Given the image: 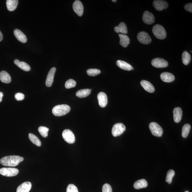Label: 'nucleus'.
Here are the masks:
<instances>
[{
    "instance_id": "1",
    "label": "nucleus",
    "mask_w": 192,
    "mask_h": 192,
    "mask_svg": "<svg viewBox=\"0 0 192 192\" xmlns=\"http://www.w3.org/2000/svg\"><path fill=\"white\" fill-rule=\"evenodd\" d=\"M23 157L18 156H10L3 157L0 160V163L4 166L14 167L24 160Z\"/></svg>"
},
{
    "instance_id": "2",
    "label": "nucleus",
    "mask_w": 192,
    "mask_h": 192,
    "mask_svg": "<svg viewBox=\"0 0 192 192\" xmlns=\"http://www.w3.org/2000/svg\"><path fill=\"white\" fill-rule=\"evenodd\" d=\"M71 108L66 104L59 105L53 108L52 112L54 115L56 116H64L70 111Z\"/></svg>"
},
{
    "instance_id": "3",
    "label": "nucleus",
    "mask_w": 192,
    "mask_h": 192,
    "mask_svg": "<svg viewBox=\"0 0 192 192\" xmlns=\"http://www.w3.org/2000/svg\"><path fill=\"white\" fill-rule=\"evenodd\" d=\"M152 32L154 36L159 39H164L166 37V31L163 26L159 24H157L153 27Z\"/></svg>"
},
{
    "instance_id": "4",
    "label": "nucleus",
    "mask_w": 192,
    "mask_h": 192,
    "mask_svg": "<svg viewBox=\"0 0 192 192\" xmlns=\"http://www.w3.org/2000/svg\"><path fill=\"white\" fill-rule=\"evenodd\" d=\"M149 128L151 133L155 136L160 137L163 134V130L159 124L155 122H152L149 124Z\"/></svg>"
},
{
    "instance_id": "5",
    "label": "nucleus",
    "mask_w": 192,
    "mask_h": 192,
    "mask_svg": "<svg viewBox=\"0 0 192 192\" xmlns=\"http://www.w3.org/2000/svg\"><path fill=\"white\" fill-rule=\"evenodd\" d=\"M18 169L12 167H3L0 169V174L7 177L15 176L19 173Z\"/></svg>"
},
{
    "instance_id": "6",
    "label": "nucleus",
    "mask_w": 192,
    "mask_h": 192,
    "mask_svg": "<svg viewBox=\"0 0 192 192\" xmlns=\"http://www.w3.org/2000/svg\"><path fill=\"white\" fill-rule=\"evenodd\" d=\"M126 127L123 124H116L113 126L112 129V134L114 137L120 136L125 131Z\"/></svg>"
},
{
    "instance_id": "7",
    "label": "nucleus",
    "mask_w": 192,
    "mask_h": 192,
    "mask_svg": "<svg viewBox=\"0 0 192 192\" xmlns=\"http://www.w3.org/2000/svg\"><path fill=\"white\" fill-rule=\"evenodd\" d=\"M62 137L65 141L69 144H73L75 141L74 135L71 130L66 129L63 131Z\"/></svg>"
},
{
    "instance_id": "8",
    "label": "nucleus",
    "mask_w": 192,
    "mask_h": 192,
    "mask_svg": "<svg viewBox=\"0 0 192 192\" xmlns=\"http://www.w3.org/2000/svg\"><path fill=\"white\" fill-rule=\"evenodd\" d=\"M137 38L139 42L143 44H150L152 41L150 35L145 32H139L138 34Z\"/></svg>"
},
{
    "instance_id": "9",
    "label": "nucleus",
    "mask_w": 192,
    "mask_h": 192,
    "mask_svg": "<svg viewBox=\"0 0 192 192\" xmlns=\"http://www.w3.org/2000/svg\"><path fill=\"white\" fill-rule=\"evenodd\" d=\"M151 64L152 66L157 68H165L168 66V63L163 58H155L152 61Z\"/></svg>"
},
{
    "instance_id": "10",
    "label": "nucleus",
    "mask_w": 192,
    "mask_h": 192,
    "mask_svg": "<svg viewBox=\"0 0 192 192\" xmlns=\"http://www.w3.org/2000/svg\"><path fill=\"white\" fill-rule=\"evenodd\" d=\"M142 20L145 23L148 25H151L154 22V16L150 12L146 11L143 14Z\"/></svg>"
},
{
    "instance_id": "11",
    "label": "nucleus",
    "mask_w": 192,
    "mask_h": 192,
    "mask_svg": "<svg viewBox=\"0 0 192 192\" xmlns=\"http://www.w3.org/2000/svg\"><path fill=\"white\" fill-rule=\"evenodd\" d=\"M73 8L74 12L79 17L83 15L84 8L82 3L78 0L74 1L73 5Z\"/></svg>"
},
{
    "instance_id": "12",
    "label": "nucleus",
    "mask_w": 192,
    "mask_h": 192,
    "mask_svg": "<svg viewBox=\"0 0 192 192\" xmlns=\"http://www.w3.org/2000/svg\"><path fill=\"white\" fill-rule=\"evenodd\" d=\"M153 6L157 11H161L167 8L168 4L166 1L162 0H156L153 2Z\"/></svg>"
},
{
    "instance_id": "13",
    "label": "nucleus",
    "mask_w": 192,
    "mask_h": 192,
    "mask_svg": "<svg viewBox=\"0 0 192 192\" xmlns=\"http://www.w3.org/2000/svg\"><path fill=\"white\" fill-rule=\"evenodd\" d=\"M56 71V68L53 67L49 71L46 81V85L47 87H50L51 86L54 81V75Z\"/></svg>"
},
{
    "instance_id": "14",
    "label": "nucleus",
    "mask_w": 192,
    "mask_h": 192,
    "mask_svg": "<svg viewBox=\"0 0 192 192\" xmlns=\"http://www.w3.org/2000/svg\"><path fill=\"white\" fill-rule=\"evenodd\" d=\"M99 104L102 108L105 107L107 106L108 101V97L106 94L104 92H100L97 96Z\"/></svg>"
},
{
    "instance_id": "15",
    "label": "nucleus",
    "mask_w": 192,
    "mask_h": 192,
    "mask_svg": "<svg viewBox=\"0 0 192 192\" xmlns=\"http://www.w3.org/2000/svg\"><path fill=\"white\" fill-rule=\"evenodd\" d=\"M31 187V183L29 181L25 182L18 187L17 192H29Z\"/></svg>"
},
{
    "instance_id": "16",
    "label": "nucleus",
    "mask_w": 192,
    "mask_h": 192,
    "mask_svg": "<svg viewBox=\"0 0 192 192\" xmlns=\"http://www.w3.org/2000/svg\"><path fill=\"white\" fill-rule=\"evenodd\" d=\"M183 111L181 108L177 107L173 110L174 120L176 123H178L180 121L182 116Z\"/></svg>"
},
{
    "instance_id": "17",
    "label": "nucleus",
    "mask_w": 192,
    "mask_h": 192,
    "mask_svg": "<svg viewBox=\"0 0 192 192\" xmlns=\"http://www.w3.org/2000/svg\"><path fill=\"white\" fill-rule=\"evenodd\" d=\"M14 34L15 37L20 42L22 43H25L27 42V38L21 31L19 29H15L14 30Z\"/></svg>"
},
{
    "instance_id": "18",
    "label": "nucleus",
    "mask_w": 192,
    "mask_h": 192,
    "mask_svg": "<svg viewBox=\"0 0 192 192\" xmlns=\"http://www.w3.org/2000/svg\"><path fill=\"white\" fill-rule=\"evenodd\" d=\"M141 84L145 90L149 93H152L155 91L154 86L148 81L142 80L141 81Z\"/></svg>"
},
{
    "instance_id": "19",
    "label": "nucleus",
    "mask_w": 192,
    "mask_h": 192,
    "mask_svg": "<svg viewBox=\"0 0 192 192\" xmlns=\"http://www.w3.org/2000/svg\"><path fill=\"white\" fill-rule=\"evenodd\" d=\"M161 78L165 82L170 83L174 80L175 77L171 73L169 72H163L161 74Z\"/></svg>"
},
{
    "instance_id": "20",
    "label": "nucleus",
    "mask_w": 192,
    "mask_h": 192,
    "mask_svg": "<svg viewBox=\"0 0 192 192\" xmlns=\"http://www.w3.org/2000/svg\"><path fill=\"white\" fill-rule=\"evenodd\" d=\"M114 31L116 33H121L125 35L128 33L127 27L126 24L123 22H121L118 26L114 28Z\"/></svg>"
},
{
    "instance_id": "21",
    "label": "nucleus",
    "mask_w": 192,
    "mask_h": 192,
    "mask_svg": "<svg viewBox=\"0 0 192 192\" xmlns=\"http://www.w3.org/2000/svg\"><path fill=\"white\" fill-rule=\"evenodd\" d=\"M118 36L120 38V45L124 48H127L130 42V40L128 36L122 34H119Z\"/></svg>"
},
{
    "instance_id": "22",
    "label": "nucleus",
    "mask_w": 192,
    "mask_h": 192,
    "mask_svg": "<svg viewBox=\"0 0 192 192\" xmlns=\"http://www.w3.org/2000/svg\"><path fill=\"white\" fill-rule=\"evenodd\" d=\"M0 80L2 82L8 84L11 82V78L7 71H2L0 72Z\"/></svg>"
},
{
    "instance_id": "23",
    "label": "nucleus",
    "mask_w": 192,
    "mask_h": 192,
    "mask_svg": "<svg viewBox=\"0 0 192 192\" xmlns=\"http://www.w3.org/2000/svg\"><path fill=\"white\" fill-rule=\"evenodd\" d=\"M14 64L17 65L20 69L25 71H28L30 70L31 68L29 65L24 62H21L18 60L14 61Z\"/></svg>"
},
{
    "instance_id": "24",
    "label": "nucleus",
    "mask_w": 192,
    "mask_h": 192,
    "mask_svg": "<svg viewBox=\"0 0 192 192\" xmlns=\"http://www.w3.org/2000/svg\"><path fill=\"white\" fill-rule=\"evenodd\" d=\"M18 4V0H7L6 5L7 9L9 11H13L17 7Z\"/></svg>"
},
{
    "instance_id": "25",
    "label": "nucleus",
    "mask_w": 192,
    "mask_h": 192,
    "mask_svg": "<svg viewBox=\"0 0 192 192\" xmlns=\"http://www.w3.org/2000/svg\"><path fill=\"white\" fill-rule=\"evenodd\" d=\"M117 66L123 70L130 71L131 70L132 66L127 63L121 60H118L116 62Z\"/></svg>"
},
{
    "instance_id": "26",
    "label": "nucleus",
    "mask_w": 192,
    "mask_h": 192,
    "mask_svg": "<svg viewBox=\"0 0 192 192\" xmlns=\"http://www.w3.org/2000/svg\"><path fill=\"white\" fill-rule=\"evenodd\" d=\"M147 182L144 179L139 180L134 183V187L136 189H140L147 187Z\"/></svg>"
},
{
    "instance_id": "27",
    "label": "nucleus",
    "mask_w": 192,
    "mask_h": 192,
    "mask_svg": "<svg viewBox=\"0 0 192 192\" xmlns=\"http://www.w3.org/2000/svg\"><path fill=\"white\" fill-rule=\"evenodd\" d=\"M91 89H84L80 90L77 91L76 96L79 98H83L88 97L91 93Z\"/></svg>"
},
{
    "instance_id": "28",
    "label": "nucleus",
    "mask_w": 192,
    "mask_h": 192,
    "mask_svg": "<svg viewBox=\"0 0 192 192\" xmlns=\"http://www.w3.org/2000/svg\"><path fill=\"white\" fill-rule=\"evenodd\" d=\"M28 138H29L31 141L35 145H36V146L38 147H40L41 146V142L35 135L30 133L28 134Z\"/></svg>"
},
{
    "instance_id": "29",
    "label": "nucleus",
    "mask_w": 192,
    "mask_h": 192,
    "mask_svg": "<svg viewBox=\"0 0 192 192\" xmlns=\"http://www.w3.org/2000/svg\"><path fill=\"white\" fill-rule=\"evenodd\" d=\"M191 57L189 53L187 51H184L182 55V60L184 64L185 65H188L191 61Z\"/></svg>"
},
{
    "instance_id": "30",
    "label": "nucleus",
    "mask_w": 192,
    "mask_h": 192,
    "mask_svg": "<svg viewBox=\"0 0 192 192\" xmlns=\"http://www.w3.org/2000/svg\"><path fill=\"white\" fill-rule=\"evenodd\" d=\"M191 129V126L189 124H186L184 125L182 130V136L183 138H186L188 135L190 130Z\"/></svg>"
},
{
    "instance_id": "31",
    "label": "nucleus",
    "mask_w": 192,
    "mask_h": 192,
    "mask_svg": "<svg viewBox=\"0 0 192 192\" xmlns=\"http://www.w3.org/2000/svg\"><path fill=\"white\" fill-rule=\"evenodd\" d=\"M38 131L43 137L46 138L48 137L49 131L48 128L44 126H40L38 128Z\"/></svg>"
},
{
    "instance_id": "32",
    "label": "nucleus",
    "mask_w": 192,
    "mask_h": 192,
    "mask_svg": "<svg viewBox=\"0 0 192 192\" xmlns=\"http://www.w3.org/2000/svg\"><path fill=\"white\" fill-rule=\"evenodd\" d=\"M175 173L174 170L171 169L169 170L167 173L166 177V181L170 184L172 183L173 177L175 175Z\"/></svg>"
},
{
    "instance_id": "33",
    "label": "nucleus",
    "mask_w": 192,
    "mask_h": 192,
    "mask_svg": "<svg viewBox=\"0 0 192 192\" xmlns=\"http://www.w3.org/2000/svg\"><path fill=\"white\" fill-rule=\"evenodd\" d=\"M88 75L90 76H95L98 75L101 73L99 69H90L87 71Z\"/></svg>"
},
{
    "instance_id": "34",
    "label": "nucleus",
    "mask_w": 192,
    "mask_h": 192,
    "mask_svg": "<svg viewBox=\"0 0 192 192\" xmlns=\"http://www.w3.org/2000/svg\"><path fill=\"white\" fill-rule=\"evenodd\" d=\"M76 85V81L72 79H69L65 83V86L67 89H70L75 87Z\"/></svg>"
},
{
    "instance_id": "35",
    "label": "nucleus",
    "mask_w": 192,
    "mask_h": 192,
    "mask_svg": "<svg viewBox=\"0 0 192 192\" xmlns=\"http://www.w3.org/2000/svg\"><path fill=\"white\" fill-rule=\"evenodd\" d=\"M67 192H79L77 187L73 184H69L67 188Z\"/></svg>"
},
{
    "instance_id": "36",
    "label": "nucleus",
    "mask_w": 192,
    "mask_h": 192,
    "mask_svg": "<svg viewBox=\"0 0 192 192\" xmlns=\"http://www.w3.org/2000/svg\"><path fill=\"white\" fill-rule=\"evenodd\" d=\"M103 192H112V187L109 184H105L102 187Z\"/></svg>"
},
{
    "instance_id": "37",
    "label": "nucleus",
    "mask_w": 192,
    "mask_h": 192,
    "mask_svg": "<svg viewBox=\"0 0 192 192\" xmlns=\"http://www.w3.org/2000/svg\"><path fill=\"white\" fill-rule=\"evenodd\" d=\"M15 97L16 100L17 101H22L24 99L25 95L23 94L18 93L15 94Z\"/></svg>"
},
{
    "instance_id": "38",
    "label": "nucleus",
    "mask_w": 192,
    "mask_h": 192,
    "mask_svg": "<svg viewBox=\"0 0 192 192\" xmlns=\"http://www.w3.org/2000/svg\"><path fill=\"white\" fill-rule=\"evenodd\" d=\"M184 9L186 10L187 11L192 12V4L189 3L187 4L184 6Z\"/></svg>"
},
{
    "instance_id": "39",
    "label": "nucleus",
    "mask_w": 192,
    "mask_h": 192,
    "mask_svg": "<svg viewBox=\"0 0 192 192\" xmlns=\"http://www.w3.org/2000/svg\"><path fill=\"white\" fill-rule=\"evenodd\" d=\"M3 94L1 92H0V103L2 101V98L3 97Z\"/></svg>"
},
{
    "instance_id": "40",
    "label": "nucleus",
    "mask_w": 192,
    "mask_h": 192,
    "mask_svg": "<svg viewBox=\"0 0 192 192\" xmlns=\"http://www.w3.org/2000/svg\"><path fill=\"white\" fill-rule=\"evenodd\" d=\"M3 38V35L2 34L0 31V42L2 40Z\"/></svg>"
},
{
    "instance_id": "41",
    "label": "nucleus",
    "mask_w": 192,
    "mask_h": 192,
    "mask_svg": "<svg viewBox=\"0 0 192 192\" xmlns=\"http://www.w3.org/2000/svg\"><path fill=\"white\" fill-rule=\"evenodd\" d=\"M113 1V2H116V1H116V0H113V1Z\"/></svg>"
},
{
    "instance_id": "42",
    "label": "nucleus",
    "mask_w": 192,
    "mask_h": 192,
    "mask_svg": "<svg viewBox=\"0 0 192 192\" xmlns=\"http://www.w3.org/2000/svg\"><path fill=\"white\" fill-rule=\"evenodd\" d=\"M134 68H133V67H132L131 70H134Z\"/></svg>"
},
{
    "instance_id": "43",
    "label": "nucleus",
    "mask_w": 192,
    "mask_h": 192,
    "mask_svg": "<svg viewBox=\"0 0 192 192\" xmlns=\"http://www.w3.org/2000/svg\"><path fill=\"white\" fill-rule=\"evenodd\" d=\"M185 192H189L188 191H186Z\"/></svg>"
}]
</instances>
